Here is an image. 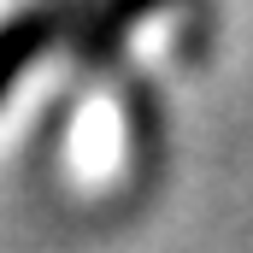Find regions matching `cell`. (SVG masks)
Listing matches in <instances>:
<instances>
[{"label": "cell", "mask_w": 253, "mask_h": 253, "mask_svg": "<svg viewBox=\"0 0 253 253\" xmlns=\"http://www.w3.org/2000/svg\"><path fill=\"white\" fill-rule=\"evenodd\" d=\"M65 30H71V6H65V0H53V6H30V12H18V18L0 24V100L18 88V77L42 59Z\"/></svg>", "instance_id": "cell-1"}]
</instances>
